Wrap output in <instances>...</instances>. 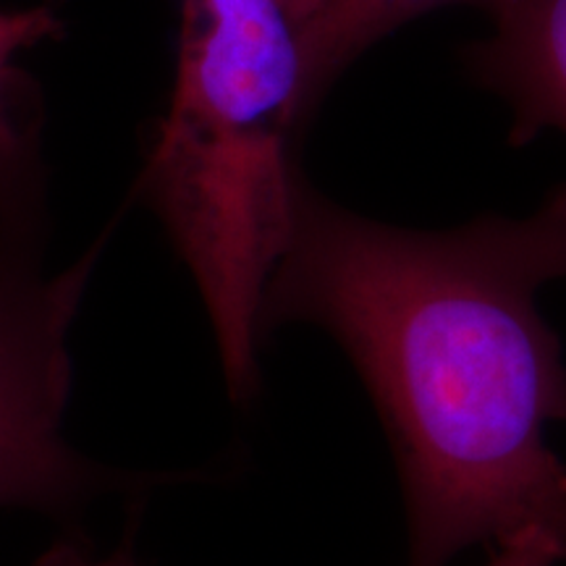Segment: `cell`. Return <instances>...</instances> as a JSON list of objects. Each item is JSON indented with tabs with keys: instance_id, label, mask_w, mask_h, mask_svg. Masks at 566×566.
Here are the masks:
<instances>
[{
	"instance_id": "277c9868",
	"label": "cell",
	"mask_w": 566,
	"mask_h": 566,
	"mask_svg": "<svg viewBox=\"0 0 566 566\" xmlns=\"http://www.w3.org/2000/svg\"><path fill=\"white\" fill-rule=\"evenodd\" d=\"M478 9L493 32L464 48V69L509 103L512 145L566 134V0H478Z\"/></svg>"
},
{
	"instance_id": "3957f363",
	"label": "cell",
	"mask_w": 566,
	"mask_h": 566,
	"mask_svg": "<svg viewBox=\"0 0 566 566\" xmlns=\"http://www.w3.org/2000/svg\"><path fill=\"white\" fill-rule=\"evenodd\" d=\"M42 163L0 171V509L69 516L150 478L97 464L63 436L71 391L69 331L103 252L97 239L69 268H42Z\"/></svg>"
},
{
	"instance_id": "7a4b0ae2",
	"label": "cell",
	"mask_w": 566,
	"mask_h": 566,
	"mask_svg": "<svg viewBox=\"0 0 566 566\" xmlns=\"http://www.w3.org/2000/svg\"><path fill=\"white\" fill-rule=\"evenodd\" d=\"M179 53L139 195L192 273L233 405L260 388L263 302L294 229L300 24L281 0H179Z\"/></svg>"
},
{
	"instance_id": "ba28073f",
	"label": "cell",
	"mask_w": 566,
	"mask_h": 566,
	"mask_svg": "<svg viewBox=\"0 0 566 566\" xmlns=\"http://www.w3.org/2000/svg\"><path fill=\"white\" fill-rule=\"evenodd\" d=\"M34 566H137V562H134L129 546L118 548L116 554L105 558H97L82 543L59 541L40 556V562Z\"/></svg>"
},
{
	"instance_id": "5b68a950",
	"label": "cell",
	"mask_w": 566,
	"mask_h": 566,
	"mask_svg": "<svg viewBox=\"0 0 566 566\" xmlns=\"http://www.w3.org/2000/svg\"><path fill=\"white\" fill-rule=\"evenodd\" d=\"M457 3L478 6V0H323L321 9L300 27L304 129L338 76L375 42L424 13Z\"/></svg>"
},
{
	"instance_id": "52a82bcc",
	"label": "cell",
	"mask_w": 566,
	"mask_h": 566,
	"mask_svg": "<svg viewBox=\"0 0 566 566\" xmlns=\"http://www.w3.org/2000/svg\"><path fill=\"white\" fill-rule=\"evenodd\" d=\"M566 558V551L558 546L554 537L530 530L501 543L493 562L488 566H558Z\"/></svg>"
},
{
	"instance_id": "6da1fadb",
	"label": "cell",
	"mask_w": 566,
	"mask_h": 566,
	"mask_svg": "<svg viewBox=\"0 0 566 566\" xmlns=\"http://www.w3.org/2000/svg\"><path fill=\"white\" fill-rule=\"evenodd\" d=\"M566 279V187L525 218L405 229L346 210L302 174L263 336L310 323L342 346L391 443L407 566L541 530L566 551L562 338L537 292Z\"/></svg>"
},
{
	"instance_id": "8992f818",
	"label": "cell",
	"mask_w": 566,
	"mask_h": 566,
	"mask_svg": "<svg viewBox=\"0 0 566 566\" xmlns=\"http://www.w3.org/2000/svg\"><path fill=\"white\" fill-rule=\"evenodd\" d=\"M63 34V21L53 6L0 9V145H9L32 126H40L38 92L21 74L17 61L30 48Z\"/></svg>"
},
{
	"instance_id": "9c48e42d",
	"label": "cell",
	"mask_w": 566,
	"mask_h": 566,
	"mask_svg": "<svg viewBox=\"0 0 566 566\" xmlns=\"http://www.w3.org/2000/svg\"><path fill=\"white\" fill-rule=\"evenodd\" d=\"M281 3L286 6V11L292 13V19L302 27L304 21L313 17L317 9H321L323 0H281Z\"/></svg>"
}]
</instances>
